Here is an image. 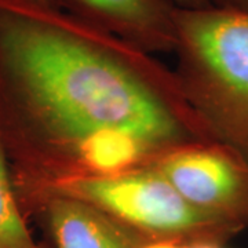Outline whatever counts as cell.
<instances>
[{
	"instance_id": "ba28073f",
	"label": "cell",
	"mask_w": 248,
	"mask_h": 248,
	"mask_svg": "<svg viewBox=\"0 0 248 248\" xmlns=\"http://www.w3.org/2000/svg\"><path fill=\"white\" fill-rule=\"evenodd\" d=\"M193 240L178 239H146L143 237L137 248H189Z\"/></svg>"
},
{
	"instance_id": "9c48e42d",
	"label": "cell",
	"mask_w": 248,
	"mask_h": 248,
	"mask_svg": "<svg viewBox=\"0 0 248 248\" xmlns=\"http://www.w3.org/2000/svg\"><path fill=\"white\" fill-rule=\"evenodd\" d=\"M214 7L232 11H240L248 14V0H208Z\"/></svg>"
},
{
	"instance_id": "30bf717a",
	"label": "cell",
	"mask_w": 248,
	"mask_h": 248,
	"mask_svg": "<svg viewBox=\"0 0 248 248\" xmlns=\"http://www.w3.org/2000/svg\"><path fill=\"white\" fill-rule=\"evenodd\" d=\"M179 9H203L211 6L208 0H172Z\"/></svg>"
},
{
	"instance_id": "8fae6325",
	"label": "cell",
	"mask_w": 248,
	"mask_h": 248,
	"mask_svg": "<svg viewBox=\"0 0 248 248\" xmlns=\"http://www.w3.org/2000/svg\"><path fill=\"white\" fill-rule=\"evenodd\" d=\"M189 248H226V244L215 240H193Z\"/></svg>"
},
{
	"instance_id": "5b68a950",
	"label": "cell",
	"mask_w": 248,
	"mask_h": 248,
	"mask_svg": "<svg viewBox=\"0 0 248 248\" xmlns=\"http://www.w3.org/2000/svg\"><path fill=\"white\" fill-rule=\"evenodd\" d=\"M57 4L146 53H174L178 7L172 0H57Z\"/></svg>"
},
{
	"instance_id": "52a82bcc",
	"label": "cell",
	"mask_w": 248,
	"mask_h": 248,
	"mask_svg": "<svg viewBox=\"0 0 248 248\" xmlns=\"http://www.w3.org/2000/svg\"><path fill=\"white\" fill-rule=\"evenodd\" d=\"M0 248H48L39 243L28 225L14 171L0 125Z\"/></svg>"
},
{
	"instance_id": "7a4b0ae2",
	"label": "cell",
	"mask_w": 248,
	"mask_h": 248,
	"mask_svg": "<svg viewBox=\"0 0 248 248\" xmlns=\"http://www.w3.org/2000/svg\"><path fill=\"white\" fill-rule=\"evenodd\" d=\"M174 73L215 142L248 161V14L177 9Z\"/></svg>"
},
{
	"instance_id": "8992f818",
	"label": "cell",
	"mask_w": 248,
	"mask_h": 248,
	"mask_svg": "<svg viewBox=\"0 0 248 248\" xmlns=\"http://www.w3.org/2000/svg\"><path fill=\"white\" fill-rule=\"evenodd\" d=\"M25 211L40 221L48 248H137L143 239L94 207L66 196L36 197Z\"/></svg>"
},
{
	"instance_id": "3957f363",
	"label": "cell",
	"mask_w": 248,
	"mask_h": 248,
	"mask_svg": "<svg viewBox=\"0 0 248 248\" xmlns=\"http://www.w3.org/2000/svg\"><path fill=\"white\" fill-rule=\"evenodd\" d=\"M45 195L66 196L89 204L146 239L215 240L228 244L241 233L195 210L151 167L55 181L22 196L24 208Z\"/></svg>"
},
{
	"instance_id": "7c38bea8",
	"label": "cell",
	"mask_w": 248,
	"mask_h": 248,
	"mask_svg": "<svg viewBox=\"0 0 248 248\" xmlns=\"http://www.w3.org/2000/svg\"><path fill=\"white\" fill-rule=\"evenodd\" d=\"M21 1H27V3H32V4H37V6H45V7H58L57 0H21Z\"/></svg>"
},
{
	"instance_id": "6da1fadb",
	"label": "cell",
	"mask_w": 248,
	"mask_h": 248,
	"mask_svg": "<svg viewBox=\"0 0 248 248\" xmlns=\"http://www.w3.org/2000/svg\"><path fill=\"white\" fill-rule=\"evenodd\" d=\"M0 125L19 197L214 141L153 54L21 0H0Z\"/></svg>"
},
{
	"instance_id": "277c9868",
	"label": "cell",
	"mask_w": 248,
	"mask_h": 248,
	"mask_svg": "<svg viewBox=\"0 0 248 248\" xmlns=\"http://www.w3.org/2000/svg\"><path fill=\"white\" fill-rule=\"evenodd\" d=\"M207 217L248 229V161L219 142L182 146L148 166Z\"/></svg>"
}]
</instances>
